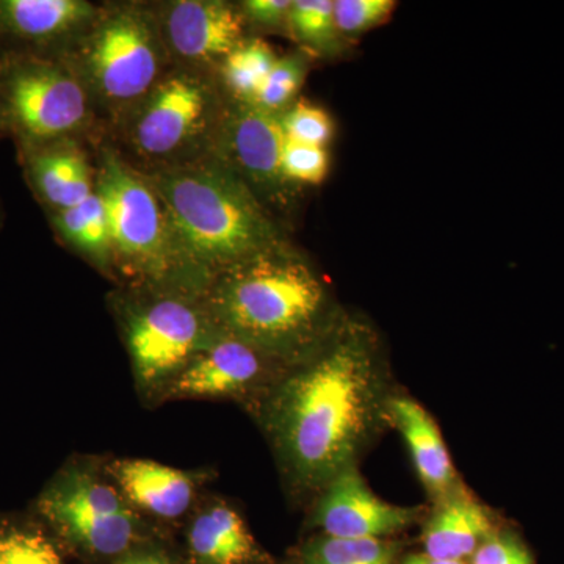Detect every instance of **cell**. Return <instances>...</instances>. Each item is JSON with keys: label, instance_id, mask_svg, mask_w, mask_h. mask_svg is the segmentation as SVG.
I'll return each instance as SVG.
<instances>
[{"label": "cell", "instance_id": "obj_30", "mask_svg": "<svg viewBox=\"0 0 564 564\" xmlns=\"http://www.w3.org/2000/svg\"><path fill=\"white\" fill-rule=\"evenodd\" d=\"M293 0H247L239 7L245 21L259 28L278 29L288 25Z\"/></svg>", "mask_w": 564, "mask_h": 564}, {"label": "cell", "instance_id": "obj_3", "mask_svg": "<svg viewBox=\"0 0 564 564\" xmlns=\"http://www.w3.org/2000/svg\"><path fill=\"white\" fill-rule=\"evenodd\" d=\"M143 176L161 198L181 267L217 274L284 245L258 196L215 155Z\"/></svg>", "mask_w": 564, "mask_h": 564}, {"label": "cell", "instance_id": "obj_7", "mask_svg": "<svg viewBox=\"0 0 564 564\" xmlns=\"http://www.w3.org/2000/svg\"><path fill=\"white\" fill-rule=\"evenodd\" d=\"M115 481L82 463L68 464L41 489L31 513L63 547L95 558H122L141 540V519Z\"/></svg>", "mask_w": 564, "mask_h": 564}, {"label": "cell", "instance_id": "obj_2", "mask_svg": "<svg viewBox=\"0 0 564 564\" xmlns=\"http://www.w3.org/2000/svg\"><path fill=\"white\" fill-rule=\"evenodd\" d=\"M204 306L221 333L289 367L339 325L328 285L285 245L214 274Z\"/></svg>", "mask_w": 564, "mask_h": 564}, {"label": "cell", "instance_id": "obj_13", "mask_svg": "<svg viewBox=\"0 0 564 564\" xmlns=\"http://www.w3.org/2000/svg\"><path fill=\"white\" fill-rule=\"evenodd\" d=\"M417 514L415 508L400 507L378 497L359 474L358 466H350L318 492L314 522L323 536L386 540L389 534L413 525Z\"/></svg>", "mask_w": 564, "mask_h": 564}, {"label": "cell", "instance_id": "obj_26", "mask_svg": "<svg viewBox=\"0 0 564 564\" xmlns=\"http://www.w3.org/2000/svg\"><path fill=\"white\" fill-rule=\"evenodd\" d=\"M285 137L299 143L326 148L334 135L332 117L321 107L299 101L281 113Z\"/></svg>", "mask_w": 564, "mask_h": 564}, {"label": "cell", "instance_id": "obj_19", "mask_svg": "<svg viewBox=\"0 0 564 564\" xmlns=\"http://www.w3.org/2000/svg\"><path fill=\"white\" fill-rule=\"evenodd\" d=\"M188 554L193 564H252L263 560L242 516L223 502L210 503L193 519Z\"/></svg>", "mask_w": 564, "mask_h": 564}, {"label": "cell", "instance_id": "obj_23", "mask_svg": "<svg viewBox=\"0 0 564 564\" xmlns=\"http://www.w3.org/2000/svg\"><path fill=\"white\" fill-rule=\"evenodd\" d=\"M397 547L380 538L345 540L321 536L306 544L304 564H393Z\"/></svg>", "mask_w": 564, "mask_h": 564}, {"label": "cell", "instance_id": "obj_24", "mask_svg": "<svg viewBox=\"0 0 564 564\" xmlns=\"http://www.w3.org/2000/svg\"><path fill=\"white\" fill-rule=\"evenodd\" d=\"M288 28L296 40L307 46L332 50L339 35L334 21L333 0H293Z\"/></svg>", "mask_w": 564, "mask_h": 564}, {"label": "cell", "instance_id": "obj_32", "mask_svg": "<svg viewBox=\"0 0 564 564\" xmlns=\"http://www.w3.org/2000/svg\"><path fill=\"white\" fill-rule=\"evenodd\" d=\"M403 564H467L464 562H451V560H436L425 554L410 555L404 558Z\"/></svg>", "mask_w": 564, "mask_h": 564}, {"label": "cell", "instance_id": "obj_9", "mask_svg": "<svg viewBox=\"0 0 564 564\" xmlns=\"http://www.w3.org/2000/svg\"><path fill=\"white\" fill-rule=\"evenodd\" d=\"M220 334L204 302L173 293L140 304L126 325L137 381L148 391L169 389L174 378Z\"/></svg>", "mask_w": 564, "mask_h": 564}, {"label": "cell", "instance_id": "obj_12", "mask_svg": "<svg viewBox=\"0 0 564 564\" xmlns=\"http://www.w3.org/2000/svg\"><path fill=\"white\" fill-rule=\"evenodd\" d=\"M158 21L170 57L187 68H220L245 41L242 11L221 0H177Z\"/></svg>", "mask_w": 564, "mask_h": 564}, {"label": "cell", "instance_id": "obj_22", "mask_svg": "<svg viewBox=\"0 0 564 564\" xmlns=\"http://www.w3.org/2000/svg\"><path fill=\"white\" fill-rule=\"evenodd\" d=\"M278 57L262 40H245L220 65L221 82L234 101L251 102Z\"/></svg>", "mask_w": 564, "mask_h": 564}, {"label": "cell", "instance_id": "obj_21", "mask_svg": "<svg viewBox=\"0 0 564 564\" xmlns=\"http://www.w3.org/2000/svg\"><path fill=\"white\" fill-rule=\"evenodd\" d=\"M63 242L90 256L99 263L111 262V237L106 204L98 191L73 209L50 214Z\"/></svg>", "mask_w": 564, "mask_h": 564}, {"label": "cell", "instance_id": "obj_18", "mask_svg": "<svg viewBox=\"0 0 564 564\" xmlns=\"http://www.w3.org/2000/svg\"><path fill=\"white\" fill-rule=\"evenodd\" d=\"M497 530L491 511L462 489L436 502L423 529V554L466 562Z\"/></svg>", "mask_w": 564, "mask_h": 564}, {"label": "cell", "instance_id": "obj_14", "mask_svg": "<svg viewBox=\"0 0 564 564\" xmlns=\"http://www.w3.org/2000/svg\"><path fill=\"white\" fill-rule=\"evenodd\" d=\"M98 11L85 0H0V52L58 57Z\"/></svg>", "mask_w": 564, "mask_h": 564}, {"label": "cell", "instance_id": "obj_29", "mask_svg": "<svg viewBox=\"0 0 564 564\" xmlns=\"http://www.w3.org/2000/svg\"><path fill=\"white\" fill-rule=\"evenodd\" d=\"M470 564H534V560L521 536L499 529L475 552Z\"/></svg>", "mask_w": 564, "mask_h": 564}, {"label": "cell", "instance_id": "obj_11", "mask_svg": "<svg viewBox=\"0 0 564 564\" xmlns=\"http://www.w3.org/2000/svg\"><path fill=\"white\" fill-rule=\"evenodd\" d=\"M285 366L221 333L166 389L174 399H228L267 392Z\"/></svg>", "mask_w": 564, "mask_h": 564}, {"label": "cell", "instance_id": "obj_4", "mask_svg": "<svg viewBox=\"0 0 564 564\" xmlns=\"http://www.w3.org/2000/svg\"><path fill=\"white\" fill-rule=\"evenodd\" d=\"M58 58L79 77L91 106L118 122L170 70L158 14L137 3L99 10L87 31Z\"/></svg>", "mask_w": 564, "mask_h": 564}, {"label": "cell", "instance_id": "obj_20", "mask_svg": "<svg viewBox=\"0 0 564 564\" xmlns=\"http://www.w3.org/2000/svg\"><path fill=\"white\" fill-rule=\"evenodd\" d=\"M63 545L33 513H0V564H66Z\"/></svg>", "mask_w": 564, "mask_h": 564}, {"label": "cell", "instance_id": "obj_27", "mask_svg": "<svg viewBox=\"0 0 564 564\" xmlns=\"http://www.w3.org/2000/svg\"><path fill=\"white\" fill-rule=\"evenodd\" d=\"M329 172V154L326 148L299 143L285 137L282 150V173L288 182L317 185Z\"/></svg>", "mask_w": 564, "mask_h": 564}, {"label": "cell", "instance_id": "obj_5", "mask_svg": "<svg viewBox=\"0 0 564 564\" xmlns=\"http://www.w3.org/2000/svg\"><path fill=\"white\" fill-rule=\"evenodd\" d=\"M226 104L204 70L170 69L120 121L126 150L152 174L214 152Z\"/></svg>", "mask_w": 564, "mask_h": 564}, {"label": "cell", "instance_id": "obj_17", "mask_svg": "<svg viewBox=\"0 0 564 564\" xmlns=\"http://www.w3.org/2000/svg\"><path fill=\"white\" fill-rule=\"evenodd\" d=\"M109 474L135 510L147 511L159 519L181 518L195 499L193 475L151 459L115 462Z\"/></svg>", "mask_w": 564, "mask_h": 564}, {"label": "cell", "instance_id": "obj_33", "mask_svg": "<svg viewBox=\"0 0 564 564\" xmlns=\"http://www.w3.org/2000/svg\"><path fill=\"white\" fill-rule=\"evenodd\" d=\"M0 226H2V209H0Z\"/></svg>", "mask_w": 564, "mask_h": 564}, {"label": "cell", "instance_id": "obj_6", "mask_svg": "<svg viewBox=\"0 0 564 564\" xmlns=\"http://www.w3.org/2000/svg\"><path fill=\"white\" fill-rule=\"evenodd\" d=\"M84 84L62 58L0 52V137L20 148L74 140L91 117Z\"/></svg>", "mask_w": 564, "mask_h": 564}, {"label": "cell", "instance_id": "obj_1", "mask_svg": "<svg viewBox=\"0 0 564 564\" xmlns=\"http://www.w3.org/2000/svg\"><path fill=\"white\" fill-rule=\"evenodd\" d=\"M391 397L377 334L339 322L311 355L285 367L263 399L265 429L289 481L318 494L356 466L389 422Z\"/></svg>", "mask_w": 564, "mask_h": 564}, {"label": "cell", "instance_id": "obj_15", "mask_svg": "<svg viewBox=\"0 0 564 564\" xmlns=\"http://www.w3.org/2000/svg\"><path fill=\"white\" fill-rule=\"evenodd\" d=\"M25 180L47 214L73 209L96 191L84 151L74 140L20 148Z\"/></svg>", "mask_w": 564, "mask_h": 564}, {"label": "cell", "instance_id": "obj_31", "mask_svg": "<svg viewBox=\"0 0 564 564\" xmlns=\"http://www.w3.org/2000/svg\"><path fill=\"white\" fill-rule=\"evenodd\" d=\"M115 564H173L170 562L169 556L162 552H132V554L122 556Z\"/></svg>", "mask_w": 564, "mask_h": 564}, {"label": "cell", "instance_id": "obj_28", "mask_svg": "<svg viewBox=\"0 0 564 564\" xmlns=\"http://www.w3.org/2000/svg\"><path fill=\"white\" fill-rule=\"evenodd\" d=\"M397 2L392 0H336L334 21L337 32L358 36L389 20Z\"/></svg>", "mask_w": 564, "mask_h": 564}, {"label": "cell", "instance_id": "obj_16", "mask_svg": "<svg viewBox=\"0 0 564 564\" xmlns=\"http://www.w3.org/2000/svg\"><path fill=\"white\" fill-rule=\"evenodd\" d=\"M388 421L402 434L422 485L434 502L462 491L454 459L433 415L410 395H392Z\"/></svg>", "mask_w": 564, "mask_h": 564}, {"label": "cell", "instance_id": "obj_25", "mask_svg": "<svg viewBox=\"0 0 564 564\" xmlns=\"http://www.w3.org/2000/svg\"><path fill=\"white\" fill-rule=\"evenodd\" d=\"M306 70L307 65L303 55L278 58L251 102L263 110L282 113L284 109L288 110L303 87Z\"/></svg>", "mask_w": 564, "mask_h": 564}, {"label": "cell", "instance_id": "obj_8", "mask_svg": "<svg viewBox=\"0 0 564 564\" xmlns=\"http://www.w3.org/2000/svg\"><path fill=\"white\" fill-rule=\"evenodd\" d=\"M96 191L109 217L111 262L122 272L158 280L181 267L161 198L118 152H102Z\"/></svg>", "mask_w": 564, "mask_h": 564}, {"label": "cell", "instance_id": "obj_10", "mask_svg": "<svg viewBox=\"0 0 564 564\" xmlns=\"http://www.w3.org/2000/svg\"><path fill=\"white\" fill-rule=\"evenodd\" d=\"M284 143L281 113L252 102L234 101L226 107L212 155L248 187L276 196L289 184L282 173Z\"/></svg>", "mask_w": 564, "mask_h": 564}]
</instances>
